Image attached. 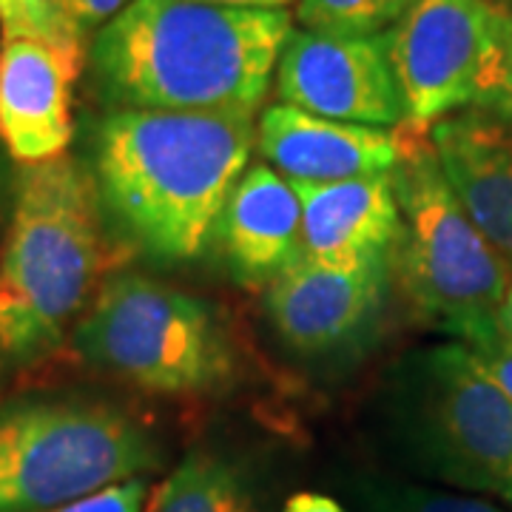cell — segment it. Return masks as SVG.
<instances>
[{
    "instance_id": "obj_1",
    "label": "cell",
    "mask_w": 512,
    "mask_h": 512,
    "mask_svg": "<svg viewBox=\"0 0 512 512\" xmlns=\"http://www.w3.org/2000/svg\"><path fill=\"white\" fill-rule=\"evenodd\" d=\"M291 29L288 9L131 0L94 35L89 63L117 111L254 117Z\"/></svg>"
},
{
    "instance_id": "obj_2",
    "label": "cell",
    "mask_w": 512,
    "mask_h": 512,
    "mask_svg": "<svg viewBox=\"0 0 512 512\" xmlns=\"http://www.w3.org/2000/svg\"><path fill=\"white\" fill-rule=\"evenodd\" d=\"M256 146L251 114L117 111L97 131V194L154 259L205 248Z\"/></svg>"
},
{
    "instance_id": "obj_3",
    "label": "cell",
    "mask_w": 512,
    "mask_h": 512,
    "mask_svg": "<svg viewBox=\"0 0 512 512\" xmlns=\"http://www.w3.org/2000/svg\"><path fill=\"white\" fill-rule=\"evenodd\" d=\"M103 268L97 183L69 157L29 165L0 254V362L55 348Z\"/></svg>"
},
{
    "instance_id": "obj_4",
    "label": "cell",
    "mask_w": 512,
    "mask_h": 512,
    "mask_svg": "<svg viewBox=\"0 0 512 512\" xmlns=\"http://www.w3.org/2000/svg\"><path fill=\"white\" fill-rule=\"evenodd\" d=\"M390 171L402 211L396 248L407 299L433 325L478 345L498 333V308L512 285V268L470 220L441 171L430 126H396Z\"/></svg>"
},
{
    "instance_id": "obj_5",
    "label": "cell",
    "mask_w": 512,
    "mask_h": 512,
    "mask_svg": "<svg viewBox=\"0 0 512 512\" xmlns=\"http://www.w3.org/2000/svg\"><path fill=\"white\" fill-rule=\"evenodd\" d=\"M157 450L100 404H23L0 413V512H49L140 476Z\"/></svg>"
},
{
    "instance_id": "obj_6",
    "label": "cell",
    "mask_w": 512,
    "mask_h": 512,
    "mask_svg": "<svg viewBox=\"0 0 512 512\" xmlns=\"http://www.w3.org/2000/svg\"><path fill=\"white\" fill-rule=\"evenodd\" d=\"M74 348L148 393H197L231 367L228 342L202 302L137 274L100 288L74 328Z\"/></svg>"
},
{
    "instance_id": "obj_7",
    "label": "cell",
    "mask_w": 512,
    "mask_h": 512,
    "mask_svg": "<svg viewBox=\"0 0 512 512\" xmlns=\"http://www.w3.org/2000/svg\"><path fill=\"white\" fill-rule=\"evenodd\" d=\"M410 433L444 481L510 498L512 399L464 342L421 353L410 390Z\"/></svg>"
},
{
    "instance_id": "obj_8",
    "label": "cell",
    "mask_w": 512,
    "mask_h": 512,
    "mask_svg": "<svg viewBox=\"0 0 512 512\" xmlns=\"http://www.w3.org/2000/svg\"><path fill=\"white\" fill-rule=\"evenodd\" d=\"M501 18L504 6L493 0H413L384 32L410 123L433 126L476 106L498 52Z\"/></svg>"
},
{
    "instance_id": "obj_9",
    "label": "cell",
    "mask_w": 512,
    "mask_h": 512,
    "mask_svg": "<svg viewBox=\"0 0 512 512\" xmlns=\"http://www.w3.org/2000/svg\"><path fill=\"white\" fill-rule=\"evenodd\" d=\"M276 94L285 106L362 126L407 120L390 63L387 35H325L291 29L276 63Z\"/></svg>"
},
{
    "instance_id": "obj_10",
    "label": "cell",
    "mask_w": 512,
    "mask_h": 512,
    "mask_svg": "<svg viewBox=\"0 0 512 512\" xmlns=\"http://www.w3.org/2000/svg\"><path fill=\"white\" fill-rule=\"evenodd\" d=\"M83 57L32 37L0 46V137L20 163L60 157L72 140V89Z\"/></svg>"
},
{
    "instance_id": "obj_11",
    "label": "cell",
    "mask_w": 512,
    "mask_h": 512,
    "mask_svg": "<svg viewBox=\"0 0 512 512\" xmlns=\"http://www.w3.org/2000/svg\"><path fill=\"white\" fill-rule=\"evenodd\" d=\"M393 262L325 265L293 259L268 288V316L279 336L299 350H328L345 342L376 313Z\"/></svg>"
},
{
    "instance_id": "obj_12",
    "label": "cell",
    "mask_w": 512,
    "mask_h": 512,
    "mask_svg": "<svg viewBox=\"0 0 512 512\" xmlns=\"http://www.w3.org/2000/svg\"><path fill=\"white\" fill-rule=\"evenodd\" d=\"M256 148L291 183H339L390 174L399 151L396 128L328 120L285 103L262 111Z\"/></svg>"
},
{
    "instance_id": "obj_13",
    "label": "cell",
    "mask_w": 512,
    "mask_h": 512,
    "mask_svg": "<svg viewBox=\"0 0 512 512\" xmlns=\"http://www.w3.org/2000/svg\"><path fill=\"white\" fill-rule=\"evenodd\" d=\"M293 188L302 202V256L342 268L393 262L402 211L390 174Z\"/></svg>"
},
{
    "instance_id": "obj_14",
    "label": "cell",
    "mask_w": 512,
    "mask_h": 512,
    "mask_svg": "<svg viewBox=\"0 0 512 512\" xmlns=\"http://www.w3.org/2000/svg\"><path fill=\"white\" fill-rule=\"evenodd\" d=\"M441 171L458 202L512 268V123L487 111L430 126Z\"/></svg>"
},
{
    "instance_id": "obj_15",
    "label": "cell",
    "mask_w": 512,
    "mask_h": 512,
    "mask_svg": "<svg viewBox=\"0 0 512 512\" xmlns=\"http://www.w3.org/2000/svg\"><path fill=\"white\" fill-rule=\"evenodd\" d=\"M222 256L245 285H271L302 256V202L276 168L254 165L234 185L214 225Z\"/></svg>"
},
{
    "instance_id": "obj_16",
    "label": "cell",
    "mask_w": 512,
    "mask_h": 512,
    "mask_svg": "<svg viewBox=\"0 0 512 512\" xmlns=\"http://www.w3.org/2000/svg\"><path fill=\"white\" fill-rule=\"evenodd\" d=\"M146 512H251V498L228 464L194 453L157 487Z\"/></svg>"
},
{
    "instance_id": "obj_17",
    "label": "cell",
    "mask_w": 512,
    "mask_h": 512,
    "mask_svg": "<svg viewBox=\"0 0 512 512\" xmlns=\"http://www.w3.org/2000/svg\"><path fill=\"white\" fill-rule=\"evenodd\" d=\"M413 0H299L302 29L325 35H382L410 9Z\"/></svg>"
},
{
    "instance_id": "obj_18",
    "label": "cell",
    "mask_w": 512,
    "mask_h": 512,
    "mask_svg": "<svg viewBox=\"0 0 512 512\" xmlns=\"http://www.w3.org/2000/svg\"><path fill=\"white\" fill-rule=\"evenodd\" d=\"M0 35L32 37L83 55V35L72 26L63 9V0H0Z\"/></svg>"
},
{
    "instance_id": "obj_19",
    "label": "cell",
    "mask_w": 512,
    "mask_h": 512,
    "mask_svg": "<svg viewBox=\"0 0 512 512\" xmlns=\"http://www.w3.org/2000/svg\"><path fill=\"white\" fill-rule=\"evenodd\" d=\"M476 106L512 123V9H504L498 52H495L493 66L484 80V89L478 94Z\"/></svg>"
},
{
    "instance_id": "obj_20",
    "label": "cell",
    "mask_w": 512,
    "mask_h": 512,
    "mask_svg": "<svg viewBox=\"0 0 512 512\" xmlns=\"http://www.w3.org/2000/svg\"><path fill=\"white\" fill-rule=\"evenodd\" d=\"M382 512H504L490 501L467 498V495L433 493V490H416L407 487L399 493L387 495L382 501Z\"/></svg>"
},
{
    "instance_id": "obj_21",
    "label": "cell",
    "mask_w": 512,
    "mask_h": 512,
    "mask_svg": "<svg viewBox=\"0 0 512 512\" xmlns=\"http://www.w3.org/2000/svg\"><path fill=\"white\" fill-rule=\"evenodd\" d=\"M467 348L476 353V359L481 367L493 376V382L507 393L512 399V339L504 336L501 330L487 336L484 342L478 345H467Z\"/></svg>"
},
{
    "instance_id": "obj_22",
    "label": "cell",
    "mask_w": 512,
    "mask_h": 512,
    "mask_svg": "<svg viewBox=\"0 0 512 512\" xmlns=\"http://www.w3.org/2000/svg\"><path fill=\"white\" fill-rule=\"evenodd\" d=\"M131 0H63V9L72 26L86 37L92 29H103L111 18H117Z\"/></svg>"
},
{
    "instance_id": "obj_23",
    "label": "cell",
    "mask_w": 512,
    "mask_h": 512,
    "mask_svg": "<svg viewBox=\"0 0 512 512\" xmlns=\"http://www.w3.org/2000/svg\"><path fill=\"white\" fill-rule=\"evenodd\" d=\"M282 512H345V507L322 493H296Z\"/></svg>"
},
{
    "instance_id": "obj_24",
    "label": "cell",
    "mask_w": 512,
    "mask_h": 512,
    "mask_svg": "<svg viewBox=\"0 0 512 512\" xmlns=\"http://www.w3.org/2000/svg\"><path fill=\"white\" fill-rule=\"evenodd\" d=\"M205 3H220V6H242V9H285L293 0H205Z\"/></svg>"
},
{
    "instance_id": "obj_25",
    "label": "cell",
    "mask_w": 512,
    "mask_h": 512,
    "mask_svg": "<svg viewBox=\"0 0 512 512\" xmlns=\"http://www.w3.org/2000/svg\"><path fill=\"white\" fill-rule=\"evenodd\" d=\"M498 330L512 339V285L507 288V296H504V302L498 308Z\"/></svg>"
},
{
    "instance_id": "obj_26",
    "label": "cell",
    "mask_w": 512,
    "mask_h": 512,
    "mask_svg": "<svg viewBox=\"0 0 512 512\" xmlns=\"http://www.w3.org/2000/svg\"><path fill=\"white\" fill-rule=\"evenodd\" d=\"M498 6H504V9H512V0H493Z\"/></svg>"
},
{
    "instance_id": "obj_27",
    "label": "cell",
    "mask_w": 512,
    "mask_h": 512,
    "mask_svg": "<svg viewBox=\"0 0 512 512\" xmlns=\"http://www.w3.org/2000/svg\"><path fill=\"white\" fill-rule=\"evenodd\" d=\"M507 501H512V490H510V498H507Z\"/></svg>"
}]
</instances>
